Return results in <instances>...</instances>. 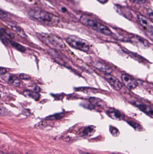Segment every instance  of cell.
<instances>
[{
    "label": "cell",
    "mask_w": 153,
    "mask_h": 154,
    "mask_svg": "<svg viewBox=\"0 0 153 154\" xmlns=\"http://www.w3.org/2000/svg\"><path fill=\"white\" fill-rule=\"evenodd\" d=\"M28 15L33 20L49 26H54L58 24L59 22V18L57 16L41 10H30L28 12Z\"/></svg>",
    "instance_id": "obj_1"
},
{
    "label": "cell",
    "mask_w": 153,
    "mask_h": 154,
    "mask_svg": "<svg viewBox=\"0 0 153 154\" xmlns=\"http://www.w3.org/2000/svg\"><path fill=\"white\" fill-rule=\"evenodd\" d=\"M80 22L86 26H89L94 30L106 35H110L111 30L107 26L102 24L93 18L86 14H84L80 18Z\"/></svg>",
    "instance_id": "obj_2"
},
{
    "label": "cell",
    "mask_w": 153,
    "mask_h": 154,
    "mask_svg": "<svg viewBox=\"0 0 153 154\" xmlns=\"http://www.w3.org/2000/svg\"><path fill=\"white\" fill-rule=\"evenodd\" d=\"M66 41L71 47L84 52L90 50V46L89 42L83 39L74 35L67 36Z\"/></svg>",
    "instance_id": "obj_3"
},
{
    "label": "cell",
    "mask_w": 153,
    "mask_h": 154,
    "mask_svg": "<svg viewBox=\"0 0 153 154\" xmlns=\"http://www.w3.org/2000/svg\"><path fill=\"white\" fill-rule=\"evenodd\" d=\"M40 37L48 45H49L54 48L63 50L65 48V45L63 41L54 34L51 33H42Z\"/></svg>",
    "instance_id": "obj_4"
},
{
    "label": "cell",
    "mask_w": 153,
    "mask_h": 154,
    "mask_svg": "<svg viewBox=\"0 0 153 154\" xmlns=\"http://www.w3.org/2000/svg\"><path fill=\"white\" fill-rule=\"evenodd\" d=\"M138 20L145 31L149 36L153 38V27L149 21L144 16L141 15H138Z\"/></svg>",
    "instance_id": "obj_5"
},
{
    "label": "cell",
    "mask_w": 153,
    "mask_h": 154,
    "mask_svg": "<svg viewBox=\"0 0 153 154\" xmlns=\"http://www.w3.org/2000/svg\"><path fill=\"white\" fill-rule=\"evenodd\" d=\"M122 82L130 90H134L138 86V82L134 79L128 74H123L121 75Z\"/></svg>",
    "instance_id": "obj_6"
},
{
    "label": "cell",
    "mask_w": 153,
    "mask_h": 154,
    "mask_svg": "<svg viewBox=\"0 0 153 154\" xmlns=\"http://www.w3.org/2000/svg\"><path fill=\"white\" fill-rule=\"evenodd\" d=\"M105 78L111 87L116 91H119L122 88L123 84L118 79L110 74H105Z\"/></svg>",
    "instance_id": "obj_7"
},
{
    "label": "cell",
    "mask_w": 153,
    "mask_h": 154,
    "mask_svg": "<svg viewBox=\"0 0 153 154\" xmlns=\"http://www.w3.org/2000/svg\"><path fill=\"white\" fill-rule=\"evenodd\" d=\"M130 40L134 44L142 48H146L150 47V43L148 41L139 36H132Z\"/></svg>",
    "instance_id": "obj_8"
},
{
    "label": "cell",
    "mask_w": 153,
    "mask_h": 154,
    "mask_svg": "<svg viewBox=\"0 0 153 154\" xmlns=\"http://www.w3.org/2000/svg\"><path fill=\"white\" fill-rule=\"evenodd\" d=\"M108 116L112 119L116 120H122L125 118V115L119 110L114 109H110L107 111Z\"/></svg>",
    "instance_id": "obj_9"
},
{
    "label": "cell",
    "mask_w": 153,
    "mask_h": 154,
    "mask_svg": "<svg viewBox=\"0 0 153 154\" xmlns=\"http://www.w3.org/2000/svg\"><path fill=\"white\" fill-rule=\"evenodd\" d=\"M93 65L97 69L105 74H110L112 72V69L109 66L102 62L97 61L94 62Z\"/></svg>",
    "instance_id": "obj_10"
},
{
    "label": "cell",
    "mask_w": 153,
    "mask_h": 154,
    "mask_svg": "<svg viewBox=\"0 0 153 154\" xmlns=\"http://www.w3.org/2000/svg\"><path fill=\"white\" fill-rule=\"evenodd\" d=\"M135 105L143 112L150 116H153V108L150 106L140 102H135Z\"/></svg>",
    "instance_id": "obj_11"
},
{
    "label": "cell",
    "mask_w": 153,
    "mask_h": 154,
    "mask_svg": "<svg viewBox=\"0 0 153 154\" xmlns=\"http://www.w3.org/2000/svg\"><path fill=\"white\" fill-rule=\"evenodd\" d=\"M7 25L10 27L11 29L15 31L16 33L19 34L23 38H26L27 35L26 33L24 32V31L18 25L14 23H7Z\"/></svg>",
    "instance_id": "obj_12"
},
{
    "label": "cell",
    "mask_w": 153,
    "mask_h": 154,
    "mask_svg": "<svg viewBox=\"0 0 153 154\" xmlns=\"http://www.w3.org/2000/svg\"><path fill=\"white\" fill-rule=\"evenodd\" d=\"M90 102L93 106L104 108L106 107V103L99 98L96 97H91L90 99Z\"/></svg>",
    "instance_id": "obj_13"
},
{
    "label": "cell",
    "mask_w": 153,
    "mask_h": 154,
    "mask_svg": "<svg viewBox=\"0 0 153 154\" xmlns=\"http://www.w3.org/2000/svg\"><path fill=\"white\" fill-rule=\"evenodd\" d=\"M3 41H4L3 42H4V43H5V42L10 43L13 47L15 48V49L18 50L19 51H21V52H24V51H25L26 50L25 48H24L23 46H21V45H20L19 43H17V42L10 41L8 40V39L5 38L3 39Z\"/></svg>",
    "instance_id": "obj_14"
},
{
    "label": "cell",
    "mask_w": 153,
    "mask_h": 154,
    "mask_svg": "<svg viewBox=\"0 0 153 154\" xmlns=\"http://www.w3.org/2000/svg\"><path fill=\"white\" fill-rule=\"evenodd\" d=\"M95 131V127L93 126L87 127L84 130L83 134L85 136L90 137L93 135Z\"/></svg>",
    "instance_id": "obj_15"
},
{
    "label": "cell",
    "mask_w": 153,
    "mask_h": 154,
    "mask_svg": "<svg viewBox=\"0 0 153 154\" xmlns=\"http://www.w3.org/2000/svg\"><path fill=\"white\" fill-rule=\"evenodd\" d=\"M8 81L9 83L16 87L19 86L21 83L20 81L19 78L12 76H10L8 78Z\"/></svg>",
    "instance_id": "obj_16"
},
{
    "label": "cell",
    "mask_w": 153,
    "mask_h": 154,
    "mask_svg": "<svg viewBox=\"0 0 153 154\" xmlns=\"http://www.w3.org/2000/svg\"><path fill=\"white\" fill-rule=\"evenodd\" d=\"M64 116V113H58V114H56L55 115H52V116H49L46 118V119L49 120H58V119L63 118Z\"/></svg>",
    "instance_id": "obj_17"
},
{
    "label": "cell",
    "mask_w": 153,
    "mask_h": 154,
    "mask_svg": "<svg viewBox=\"0 0 153 154\" xmlns=\"http://www.w3.org/2000/svg\"><path fill=\"white\" fill-rule=\"evenodd\" d=\"M25 96H28L29 97L32 98L35 100L38 99L40 97L39 94H38L37 92L30 91H25Z\"/></svg>",
    "instance_id": "obj_18"
},
{
    "label": "cell",
    "mask_w": 153,
    "mask_h": 154,
    "mask_svg": "<svg viewBox=\"0 0 153 154\" xmlns=\"http://www.w3.org/2000/svg\"><path fill=\"white\" fill-rule=\"evenodd\" d=\"M128 124L131 126L133 127L134 128H135V129L138 130V131L142 130V128H143L142 126L138 123H136V122H134V121H130V122H128Z\"/></svg>",
    "instance_id": "obj_19"
},
{
    "label": "cell",
    "mask_w": 153,
    "mask_h": 154,
    "mask_svg": "<svg viewBox=\"0 0 153 154\" xmlns=\"http://www.w3.org/2000/svg\"><path fill=\"white\" fill-rule=\"evenodd\" d=\"M110 131L111 134L114 137H117L119 135V132L118 129L113 127H110Z\"/></svg>",
    "instance_id": "obj_20"
},
{
    "label": "cell",
    "mask_w": 153,
    "mask_h": 154,
    "mask_svg": "<svg viewBox=\"0 0 153 154\" xmlns=\"http://www.w3.org/2000/svg\"><path fill=\"white\" fill-rule=\"evenodd\" d=\"M20 79H22L28 80L31 79V77L29 75L25 74H21L19 76Z\"/></svg>",
    "instance_id": "obj_21"
},
{
    "label": "cell",
    "mask_w": 153,
    "mask_h": 154,
    "mask_svg": "<svg viewBox=\"0 0 153 154\" xmlns=\"http://www.w3.org/2000/svg\"><path fill=\"white\" fill-rule=\"evenodd\" d=\"M131 2L135 3L137 4H142L146 2V0H130Z\"/></svg>",
    "instance_id": "obj_22"
},
{
    "label": "cell",
    "mask_w": 153,
    "mask_h": 154,
    "mask_svg": "<svg viewBox=\"0 0 153 154\" xmlns=\"http://www.w3.org/2000/svg\"><path fill=\"white\" fill-rule=\"evenodd\" d=\"M7 72V70L5 69L4 68L1 67V72H0V74H1V75H4V74H5V73Z\"/></svg>",
    "instance_id": "obj_23"
},
{
    "label": "cell",
    "mask_w": 153,
    "mask_h": 154,
    "mask_svg": "<svg viewBox=\"0 0 153 154\" xmlns=\"http://www.w3.org/2000/svg\"><path fill=\"white\" fill-rule=\"evenodd\" d=\"M7 16V14L4 12L2 10L1 11V19H3V18H5Z\"/></svg>",
    "instance_id": "obj_24"
},
{
    "label": "cell",
    "mask_w": 153,
    "mask_h": 154,
    "mask_svg": "<svg viewBox=\"0 0 153 154\" xmlns=\"http://www.w3.org/2000/svg\"><path fill=\"white\" fill-rule=\"evenodd\" d=\"M149 18H150V20L153 22V12L150 13V15H149Z\"/></svg>",
    "instance_id": "obj_25"
},
{
    "label": "cell",
    "mask_w": 153,
    "mask_h": 154,
    "mask_svg": "<svg viewBox=\"0 0 153 154\" xmlns=\"http://www.w3.org/2000/svg\"><path fill=\"white\" fill-rule=\"evenodd\" d=\"M98 1L102 3H104L106 2L107 0H98Z\"/></svg>",
    "instance_id": "obj_26"
}]
</instances>
